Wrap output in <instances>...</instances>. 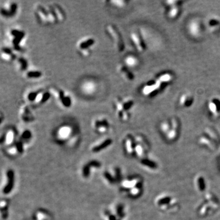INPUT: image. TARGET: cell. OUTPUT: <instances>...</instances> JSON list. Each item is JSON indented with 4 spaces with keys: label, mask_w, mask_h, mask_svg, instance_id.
Listing matches in <instances>:
<instances>
[{
    "label": "cell",
    "mask_w": 220,
    "mask_h": 220,
    "mask_svg": "<svg viewBox=\"0 0 220 220\" xmlns=\"http://www.w3.org/2000/svg\"><path fill=\"white\" fill-rule=\"evenodd\" d=\"M47 13V18H48V22L49 25H55L58 23V20L54 13V11L52 9V6L50 5L47 8H45Z\"/></svg>",
    "instance_id": "obj_34"
},
{
    "label": "cell",
    "mask_w": 220,
    "mask_h": 220,
    "mask_svg": "<svg viewBox=\"0 0 220 220\" xmlns=\"http://www.w3.org/2000/svg\"><path fill=\"white\" fill-rule=\"evenodd\" d=\"M118 72L122 75V77L127 81H133L134 79V76L131 72L129 69L124 64L119 65L118 66Z\"/></svg>",
    "instance_id": "obj_27"
},
{
    "label": "cell",
    "mask_w": 220,
    "mask_h": 220,
    "mask_svg": "<svg viewBox=\"0 0 220 220\" xmlns=\"http://www.w3.org/2000/svg\"><path fill=\"white\" fill-rule=\"evenodd\" d=\"M154 203L158 209L167 213H176L180 208L178 199L169 193H163L158 195L155 199Z\"/></svg>",
    "instance_id": "obj_2"
},
{
    "label": "cell",
    "mask_w": 220,
    "mask_h": 220,
    "mask_svg": "<svg viewBox=\"0 0 220 220\" xmlns=\"http://www.w3.org/2000/svg\"><path fill=\"white\" fill-rule=\"evenodd\" d=\"M135 140L136 142L135 156L142 159L146 157L147 155V152L149 148L148 142L141 135H136L135 136Z\"/></svg>",
    "instance_id": "obj_6"
},
{
    "label": "cell",
    "mask_w": 220,
    "mask_h": 220,
    "mask_svg": "<svg viewBox=\"0 0 220 220\" xmlns=\"http://www.w3.org/2000/svg\"><path fill=\"white\" fill-rule=\"evenodd\" d=\"M124 63V65L130 69L136 67L139 65V60L135 56L129 54L125 58Z\"/></svg>",
    "instance_id": "obj_28"
},
{
    "label": "cell",
    "mask_w": 220,
    "mask_h": 220,
    "mask_svg": "<svg viewBox=\"0 0 220 220\" xmlns=\"http://www.w3.org/2000/svg\"><path fill=\"white\" fill-rule=\"evenodd\" d=\"M135 137L130 135H127L124 139L123 146L124 149L126 154L129 156H135Z\"/></svg>",
    "instance_id": "obj_16"
},
{
    "label": "cell",
    "mask_w": 220,
    "mask_h": 220,
    "mask_svg": "<svg viewBox=\"0 0 220 220\" xmlns=\"http://www.w3.org/2000/svg\"><path fill=\"white\" fill-rule=\"evenodd\" d=\"M112 175L113 176V177H115V180L116 182L120 181L121 180V171L120 170V169L117 167L114 168L112 169Z\"/></svg>",
    "instance_id": "obj_43"
},
{
    "label": "cell",
    "mask_w": 220,
    "mask_h": 220,
    "mask_svg": "<svg viewBox=\"0 0 220 220\" xmlns=\"http://www.w3.org/2000/svg\"><path fill=\"white\" fill-rule=\"evenodd\" d=\"M106 31L108 35L116 43L117 50L120 52H123L125 49L124 42L119 31L113 25H108L106 27Z\"/></svg>",
    "instance_id": "obj_5"
},
{
    "label": "cell",
    "mask_w": 220,
    "mask_h": 220,
    "mask_svg": "<svg viewBox=\"0 0 220 220\" xmlns=\"http://www.w3.org/2000/svg\"><path fill=\"white\" fill-rule=\"evenodd\" d=\"M35 13L39 23L43 25H49L46 8L41 5H38L35 8Z\"/></svg>",
    "instance_id": "obj_21"
},
{
    "label": "cell",
    "mask_w": 220,
    "mask_h": 220,
    "mask_svg": "<svg viewBox=\"0 0 220 220\" xmlns=\"http://www.w3.org/2000/svg\"><path fill=\"white\" fill-rule=\"evenodd\" d=\"M25 38V33L18 29H12L8 34L9 42L11 45V49L14 51L20 52L23 50L22 43Z\"/></svg>",
    "instance_id": "obj_3"
},
{
    "label": "cell",
    "mask_w": 220,
    "mask_h": 220,
    "mask_svg": "<svg viewBox=\"0 0 220 220\" xmlns=\"http://www.w3.org/2000/svg\"><path fill=\"white\" fill-rule=\"evenodd\" d=\"M103 177H104L105 181L107 182L108 184H109L110 185H115L117 182L115 177L112 175L111 172L108 171H105L104 172Z\"/></svg>",
    "instance_id": "obj_38"
},
{
    "label": "cell",
    "mask_w": 220,
    "mask_h": 220,
    "mask_svg": "<svg viewBox=\"0 0 220 220\" xmlns=\"http://www.w3.org/2000/svg\"><path fill=\"white\" fill-rule=\"evenodd\" d=\"M171 4H168L169 10L168 11V16L169 18H175L177 17L180 13V8L178 4H173L174 1H168Z\"/></svg>",
    "instance_id": "obj_31"
},
{
    "label": "cell",
    "mask_w": 220,
    "mask_h": 220,
    "mask_svg": "<svg viewBox=\"0 0 220 220\" xmlns=\"http://www.w3.org/2000/svg\"><path fill=\"white\" fill-rule=\"evenodd\" d=\"M143 192V184L138 185L129 190L126 194L131 198H138L141 196Z\"/></svg>",
    "instance_id": "obj_32"
},
{
    "label": "cell",
    "mask_w": 220,
    "mask_h": 220,
    "mask_svg": "<svg viewBox=\"0 0 220 220\" xmlns=\"http://www.w3.org/2000/svg\"><path fill=\"white\" fill-rule=\"evenodd\" d=\"M102 166L101 163L98 160H91L87 162L84 166H83L81 173V176L84 179H88L91 175V172L94 169L100 168Z\"/></svg>",
    "instance_id": "obj_11"
},
{
    "label": "cell",
    "mask_w": 220,
    "mask_h": 220,
    "mask_svg": "<svg viewBox=\"0 0 220 220\" xmlns=\"http://www.w3.org/2000/svg\"><path fill=\"white\" fill-rule=\"evenodd\" d=\"M198 143L201 146L204 147L208 150L215 151L217 149L218 144L216 142L212 140L207 135L204 133L201 135L198 139Z\"/></svg>",
    "instance_id": "obj_20"
},
{
    "label": "cell",
    "mask_w": 220,
    "mask_h": 220,
    "mask_svg": "<svg viewBox=\"0 0 220 220\" xmlns=\"http://www.w3.org/2000/svg\"><path fill=\"white\" fill-rule=\"evenodd\" d=\"M74 135L73 127L69 125L64 124L56 130L55 138L58 142L67 143Z\"/></svg>",
    "instance_id": "obj_4"
},
{
    "label": "cell",
    "mask_w": 220,
    "mask_h": 220,
    "mask_svg": "<svg viewBox=\"0 0 220 220\" xmlns=\"http://www.w3.org/2000/svg\"><path fill=\"white\" fill-rule=\"evenodd\" d=\"M208 109L210 113L215 118L220 116V99L217 98L211 99L208 104Z\"/></svg>",
    "instance_id": "obj_22"
},
{
    "label": "cell",
    "mask_w": 220,
    "mask_h": 220,
    "mask_svg": "<svg viewBox=\"0 0 220 220\" xmlns=\"http://www.w3.org/2000/svg\"><path fill=\"white\" fill-rule=\"evenodd\" d=\"M17 8L18 6L15 2H4L0 8V15L4 18H11L15 15L17 11Z\"/></svg>",
    "instance_id": "obj_8"
},
{
    "label": "cell",
    "mask_w": 220,
    "mask_h": 220,
    "mask_svg": "<svg viewBox=\"0 0 220 220\" xmlns=\"http://www.w3.org/2000/svg\"><path fill=\"white\" fill-rule=\"evenodd\" d=\"M122 104H123L124 110L126 111H129L130 109H131V107L133 106L134 102L132 99L127 98V99H125L124 100H122Z\"/></svg>",
    "instance_id": "obj_41"
},
{
    "label": "cell",
    "mask_w": 220,
    "mask_h": 220,
    "mask_svg": "<svg viewBox=\"0 0 220 220\" xmlns=\"http://www.w3.org/2000/svg\"><path fill=\"white\" fill-rule=\"evenodd\" d=\"M220 207V201L218 197L212 192H207L202 194V197L196 207V213L200 217L210 216Z\"/></svg>",
    "instance_id": "obj_1"
},
{
    "label": "cell",
    "mask_w": 220,
    "mask_h": 220,
    "mask_svg": "<svg viewBox=\"0 0 220 220\" xmlns=\"http://www.w3.org/2000/svg\"><path fill=\"white\" fill-rule=\"evenodd\" d=\"M17 66L18 67V69L20 71H25L26 70L27 67H28V63L27 61L25 59V58H20L17 59Z\"/></svg>",
    "instance_id": "obj_40"
},
{
    "label": "cell",
    "mask_w": 220,
    "mask_h": 220,
    "mask_svg": "<svg viewBox=\"0 0 220 220\" xmlns=\"http://www.w3.org/2000/svg\"><path fill=\"white\" fill-rule=\"evenodd\" d=\"M50 94L54 96L58 100L65 108H69L72 105V99L69 95H66L63 91L56 88H51L50 90Z\"/></svg>",
    "instance_id": "obj_9"
},
{
    "label": "cell",
    "mask_w": 220,
    "mask_h": 220,
    "mask_svg": "<svg viewBox=\"0 0 220 220\" xmlns=\"http://www.w3.org/2000/svg\"><path fill=\"white\" fill-rule=\"evenodd\" d=\"M95 43V40L91 38H86L80 40L78 42L77 48L78 51L90 50L92 46Z\"/></svg>",
    "instance_id": "obj_24"
},
{
    "label": "cell",
    "mask_w": 220,
    "mask_h": 220,
    "mask_svg": "<svg viewBox=\"0 0 220 220\" xmlns=\"http://www.w3.org/2000/svg\"><path fill=\"white\" fill-rule=\"evenodd\" d=\"M51 6L54 11V13L55 14V16L56 17V19L58 20V22H59V23L64 22L65 19V15L63 9L59 6L56 4H54Z\"/></svg>",
    "instance_id": "obj_29"
},
{
    "label": "cell",
    "mask_w": 220,
    "mask_h": 220,
    "mask_svg": "<svg viewBox=\"0 0 220 220\" xmlns=\"http://www.w3.org/2000/svg\"><path fill=\"white\" fill-rule=\"evenodd\" d=\"M104 215L106 220H121L119 219L114 213L110 210H105L104 212Z\"/></svg>",
    "instance_id": "obj_42"
},
{
    "label": "cell",
    "mask_w": 220,
    "mask_h": 220,
    "mask_svg": "<svg viewBox=\"0 0 220 220\" xmlns=\"http://www.w3.org/2000/svg\"><path fill=\"white\" fill-rule=\"evenodd\" d=\"M130 40L137 52L143 53L145 51L146 46L141 34L137 32H133L130 34Z\"/></svg>",
    "instance_id": "obj_14"
},
{
    "label": "cell",
    "mask_w": 220,
    "mask_h": 220,
    "mask_svg": "<svg viewBox=\"0 0 220 220\" xmlns=\"http://www.w3.org/2000/svg\"><path fill=\"white\" fill-rule=\"evenodd\" d=\"M207 26L210 31H216L220 28V21L216 18H210L207 22Z\"/></svg>",
    "instance_id": "obj_35"
},
{
    "label": "cell",
    "mask_w": 220,
    "mask_h": 220,
    "mask_svg": "<svg viewBox=\"0 0 220 220\" xmlns=\"http://www.w3.org/2000/svg\"><path fill=\"white\" fill-rule=\"evenodd\" d=\"M79 53L83 56V57H89L91 54V50H81L78 51Z\"/></svg>",
    "instance_id": "obj_45"
},
{
    "label": "cell",
    "mask_w": 220,
    "mask_h": 220,
    "mask_svg": "<svg viewBox=\"0 0 220 220\" xmlns=\"http://www.w3.org/2000/svg\"><path fill=\"white\" fill-rule=\"evenodd\" d=\"M20 115L22 119L25 122H31L34 119V116L32 114L30 109L26 105H23L21 107L20 110Z\"/></svg>",
    "instance_id": "obj_25"
},
{
    "label": "cell",
    "mask_w": 220,
    "mask_h": 220,
    "mask_svg": "<svg viewBox=\"0 0 220 220\" xmlns=\"http://www.w3.org/2000/svg\"><path fill=\"white\" fill-rule=\"evenodd\" d=\"M34 218L36 220H52L53 218L50 212L44 209L38 210L35 213Z\"/></svg>",
    "instance_id": "obj_30"
},
{
    "label": "cell",
    "mask_w": 220,
    "mask_h": 220,
    "mask_svg": "<svg viewBox=\"0 0 220 220\" xmlns=\"http://www.w3.org/2000/svg\"><path fill=\"white\" fill-rule=\"evenodd\" d=\"M193 102V98L191 95L185 94H183L180 98L179 104L182 106H188L192 105Z\"/></svg>",
    "instance_id": "obj_33"
},
{
    "label": "cell",
    "mask_w": 220,
    "mask_h": 220,
    "mask_svg": "<svg viewBox=\"0 0 220 220\" xmlns=\"http://www.w3.org/2000/svg\"><path fill=\"white\" fill-rule=\"evenodd\" d=\"M80 90L83 94L86 95H91L97 90V85L92 79H87L81 83Z\"/></svg>",
    "instance_id": "obj_17"
},
{
    "label": "cell",
    "mask_w": 220,
    "mask_h": 220,
    "mask_svg": "<svg viewBox=\"0 0 220 220\" xmlns=\"http://www.w3.org/2000/svg\"><path fill=\"white\" fill-rule=\"evenodd\" d=\"M143 184L142 177L138 176H132L122 180L120 183V190L124 193H127L131 188Z\"/></svg>",
    "instance_id": "obj_7"
},
{
    "label": "cell",
    "mask_w": 220,
    "mask_h": 220,
    "mask_svg": "<svg viewBox=\"0 0 220 220\" xmlns=\"http://www.w3.org/2000/svg\"><path fill=\"white\" fill-rule=\"evenodd\" d=\"M92 127L99 134H104L108 132L110 125L108 120L104 117L95 119L92 122Z\"/></svg>",
    "instance_id": "obj_10"
},
{
    "label": "cell",
    "mask_w": 220,
    "mask_h": 220,
    "mask_svg": "<svg viewBox=\"0 0 220 220\" xmlns=\"http://www.w3.org/2000/svg\"><path fill=\"white\" fill-rule=\"evenodd\" d=\"M188 30L192 36L194 38L200 36L202 33V27L200 22L196 19L190 21L188 25Z\"/></svg>",
    "instance_id": "obj_18"
},
{
    "label": "cell",
    "mask_w": 220,
    "mask_h": 220,
    "mask_svg": "<svg viewBox=\"0 0 220 220\" xmlns=\"http://www.w3.org/2000/svg\"><path fill=\"white\" fill-rule=\"evenodd\" d=\"M204 133L206 135H207L208 137H209L212 140H213L214 142H216L217 144L220 143V138L218 137L217 133H215L213 130L209 128H206L205 129V131Z\"/></svg>",
    "instance_id": "obj_36"
},
{
    "label": "cell",
    "mask_w": 220,
    "mask_h": 220,
    "mask_svg": "<svg viewBox=\"0 0 220 220\" xmlns=\"http://www.w3.org/2000/svg\"><path fill=\"white\" fill-rule=\"evenodd\" d=\"M110 3L116 8H123L126 4V1H111Z\"/></svg>",
    "instance_id": "obj_44"
},
{
    "label": "cell",
    "mask_w": 220,
    "mask_h": 220,
    "mask_svg": "<svg viewBox=\"0 0 220 220\" xmlns=\"http://www.w3.org/2000/svg\"><path fill=\"white\" fill-rule=\"evenodd\" d=\"M42 74L40 71L33 70H29L26 72V77L28 79H36L41 77Z\"/></svg>",
    "instance_id": "obj_39"
},
{
    "label": "cell",
    "mask_w": 220,
    "mask_h": 220,
    "mask_svg": "<svg viewBox=\"0 0 220 220\" xmlns=\"http://www.w3.org/2000/svg\"><path fill=\"white\" fill-rule=\"evenodd\" d=\"M115 213H114L117 217L120 219V220H122L123 218L125 217V209H124V206L122 204H118L115 207Z\"/></svg>",
    "instance_id": "obj_37"
},
{
    "label": "cell",
    "mask_w": 220,
    "mask_h": 220,
    "mask_svg": "<svg viewBox=\"0 0 220 220\" xmlns=\"http://www.w3.org/2000/svg\"><path fill=\"white\" fill-rule=\"evenodd\" d=\"M172 128L170 130L168 133L165 136V138L166 141L168 142H174L175 141L179 134V123L176 119H172Z\"/></svg>",
    "instance_id": "obj_13"
},
{
    "label": "cell",
    "mask_w": 220,
    "mask_h": 220,
    "mask_svg": "<svg viewBox=\"0 0 220 220\" xmlns=\"http://www.w3.org/2000/svg\"><path fill=\"white\" fill-rule=\"evenodd\" d=\"M113 143V140L111 138H105L94 144L91 147V151L92 153H99L101 151L109 147Z\"/></svg>",
    "instance_id": "obj_19"
},
{
    "label": "cell",
    "mask_w": 220,
    "mask_h": 220,
    "mask_svg": "<svg viewBox=\"0 0 220 220\" xmlns=\"http://www.w3.org/2000/svg\"><path fill=\"white\" fill-rule=\"evenodd\" d=\"M115 107L118 117L123 122H127L130 116L129 111H126L124 108L122 100L117 98L115 102Z\"/></svg>",
    "instance_id": "obj_15"
},
{
    "label": "cell",
    "mask_w": 220,
    "mask_h": 220,
    "mask_svg": "<svg viewBox=\"0 0 220 220\" xmlns=\"http://www.w3.org/2000/svg\"><path fill=\"white\" fill-rule=\"evenodd\" d=\"M140 163L142 167L144 168L147 169L149 171H156L158 168L157 163L155 161L148 158L147 156L141 159Z\"/></svg>",
    "instance_id": "obj_26"
},
{
    "label": "cell",
    "mask_w": 220,
    "mask_h": 220,
    "mask_svg": "<svg viewBox=\"0 0 220 220\" xmlns=\"http://www.w3.org/2000/svg\"><path fill=\"white\" fill-rule=\"evenodd\" d=\"M194 188L197 192L200 194H204L207 192V181L206 177L201 174L196 175L194 178Z\"/></svg>",
    "instance_id": "obj_12"
},
{
    "label": "cell",
    "mask_w": 220,
    "mask_h": 220,
    "mask_svg": "<svg viewBox=\"0 0 220 220\" xmlns=\"http://www.w3.org/2000/svg\"><path fill=\"white\" fill-rule=\"evenodd\" d=\"M13 51L11 48H3L0 53V57L5 62H12L16 58Z\"/></svg>",
    "instance_id": "obj_23"
}]
</instances>
